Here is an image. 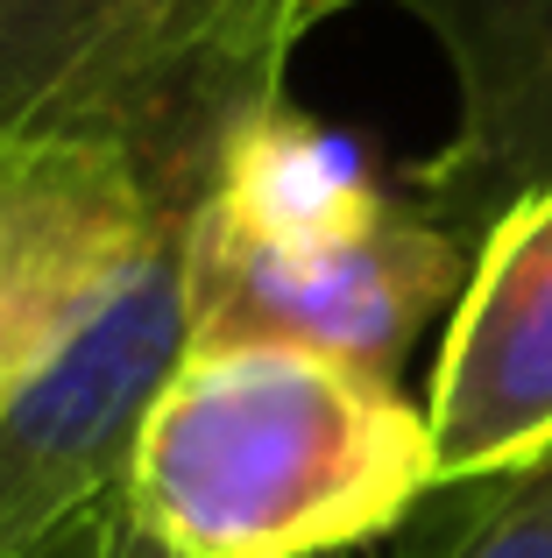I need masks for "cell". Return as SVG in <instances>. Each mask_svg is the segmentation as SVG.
Segmentation results:
<instances>
[{
	"label": "cell",
	"mask_w": 552,
	"mask_h": 558,
	"mask_svg": "<svg viewBox=\"0 0 552 558\" xmlns=\"http://www.w3.org/2000/svg\"><path fill=\"white\" fill-rule=\"evenodd\" d=\"M432 488L425 410L290 347L184 354L128 460V517L164 558H355Z\"/></svg>",
	"instance_id": "obj_1"
},
{
	"label": "cell",
	"mask_w": 552,
	"mask_h": 558,
	"mask_svg": "<svg viewBox=\"0 0 552 558\" xmlns=\"http://www.w3.org/2000/svg\"><path fill=\"white\" fill-rule=\"evenodd\" d=\"M468 269L475 247L446 219L383 191L347 135L269 99L227 135L192 213L184 354L290 347L397 381Z\"/></svg>",
	"instance_id": "obj_2"
},
{
	"label": "cell",
	"mask_w": 552,
	"mask_h": 558,
	"mask_svg": "<svg viewBox=\"0 0 552 558\" xmlns=\"http://www.w3.org/2000/svg\"><path fill=\"white\" fill-rule=\"evenodd\" d=\"M355 0H0V135L93 142L199 205L312 28Z\"/></svg>",
	"instance_id": "obj_3"
},
{
	"label": "cell",
	"mask_w": 552,
	"mask_h": 558,
	"mask_svg": "<svg viewBox=\"0 0 552 558\" xmlns=\"http://www.w3.org/2000/svg\"><path fill=\"white\" fill-rule=\"evenodd\" d=\"M184 255L192 219H170L113 298L0 403V558L128 488L142 417L192 347Z\"/></svg>",
	"instance_id": "obj_4"
},
{
	"label": "cell",
	"mask_w": 552,
	"mask_h": 558,
	"mask_svg": "<svg viewBox=\"0 0 552 558\" xmlns=\"http://www.w3.org/2000/svg\"><path fill=\"white\" fill-rule=\"evenodd\" d=\"M192 213L113 149L0 135V403L113 298L170 219Z\"/></svg>",
	"instance_id": "obj_5"
},
{
	"label": "cell",
	"mask_w": 552,
	"mask_h": 558,
	"mask_svg": "<svg viewBox=\"0 0 552 558\" xmlns=\"http://www.w3.org/2000/svg\"><path fill=\"white\" fill-rule=\"evenodd\" d=\"M425 432L440 488L552 460V184L517 198L475 247Z\"/></svg>",
	"instance_id": "obj_6"
},
{
	"label": "cell",
	"mask_w": 552,
	"mask_h": 558,
	"mask_svg": "<svg viewBox=\"0 0 552 558\" xmlns=\"http://www.w3.org/2000/svg\"><path fill=\"white\" fill-rule=\"evenodd\" d=\"M454 71V135L411 170V198L482 247L552 184V0H397Z\"/></svg>",
	"instance_id": "obj_7"
},
{
	"label": "cell",
	"mask_w": 552,
	"mask_h": 558,
	"mask_svg": "<svg viewBox=\"0 0 552 558\" xmlns=\"http://www.w3.org/2000/svg\"><path fill=\"white\" fill-rule=\"evenodd\" d=\"M383 551L389 558H552V460L432 488L383 537Z\"/></svg>",
	"instance_id": "obj_8"
}]
</instances>
